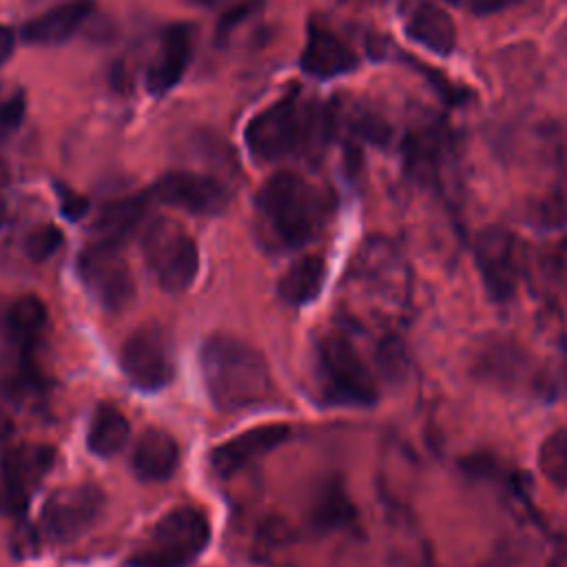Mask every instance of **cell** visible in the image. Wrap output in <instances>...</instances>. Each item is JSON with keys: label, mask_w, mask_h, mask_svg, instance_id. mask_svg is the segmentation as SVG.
I'll return each instance as SVG.
<instances>
[{"label": "cell", "mask_w": 567, "mask_h": 567, "mask_svg": "<svg viewBox=\"0 0 567 567\" xmlns=\"http://www.w3.org/2000/svg\"><path fill=\"white\" fill-rule=\"evenodd\" d=\"M264 235L277 248H297L310 241L326 213L321 193L295 171L270 175L255 197Z\"/></svg>", "instance_id": "3"}, {"label": "cell", "mask_w": 567, "mask_h": 567, "mask_svg": "<svg viewBox=\"0 0 567 567\" xmlns=\"http://www.w3.org/2000/svg\"><path fill=\"white\" fill-rule=\"evenodd\" d=\"M146 213V199L144 197H122L115 202H109L95 221L97 239L122 244L144 219Z\"/></svg>", "instance_id": "24"}, {"label": "cell", "mask_w": 567, "mask_h": 567, "mask_svg": "<svg viewBox=\"0 0 567 567\" xmlns=\"http://www.w3.org/2000/svg\"><path fill=\"white\" fill-rule=\"evenodd\" d=\"M199 365L210 401L224 412L264 405L272 394L266 359L255 346L235 334H210L202 343Z\"/></svg>", "instance_id": "1"}, {"label": "cell", "mask_w": 567, "mask_h": 567, "mask_svg": "<svg viewBox=\"0 0 567 567\" xmlns=\"http://www.w3.org/2000/svg\"><path fill=\"white\" fill-rule=\"evenodd\" d=\"M538 467L556 487H567V430L549 432L538 447Z\"/></svg>", "instance_id": "25"}, {"label": "cell", "mask_w": 567, "mask_h": 567, "mask_svg": "<svg viewBox=\"0 0 567 567\" xmlns=\"http://www.w3.org/2000/svg\"><path fill=\"white\" fill-rule=\"evenodd\" d=\"M13 47H16V33H13V29L0 22V66L11 58Z\"/></svg>", "instance_id": "35"}, {"label": "cell", "mask_w": 567, "mask_h": 567, "mask_svg": "<svg viewBox=\"0 0 567 567\" xmlns=\"http://www.w3.org/2000/svg\"><path fill=\"white\" fill-rule=\"evenodd\" d=\"M472 372L478 381L507 392L538 385L529 352L505 337H489L478 343L472 357Z\"/></svg>", "instance_id": "11"}, {"label": "cell", "mask_w": 567, "mask_h": 567, "mask_svg": "<svg viewBox=\"0 0 567 567\" xmlns=\"http://www.w3.org/2000/svg\"><path fill=\"white\" fill-rule=\"evenodd\" d=\"M326 281V261L319 255H306L290 264L279 277L277 292L288 306H306L315 301Z\"/></svg>", "instance_id": "21"}, {"label": "cell", "mask_w": 567, "mask_h": 567, "mask_svg": "<svg viewBox=\"0 0 567 567\" xmlns=\"http://www.w3.org/2000/svg\"><path fill=\"white\" fill-rule=\"evenodd\" d=\"M58 197H60V210L69 219H80L89 210L86 197L73 193L69 186H58Z\"/></svg>", "instance_id": "33"}, {"label": "cell", "mask_w": 567, "mask_h": 567, "mask_svg": "<svg viewBox=\"0 0 567 567\" xmlns=\"http://www.w3.org/2000/svg\"><path fill=\"white\" fill-rule=\"evenodd\" d=\"M78 275L86 292L111 312L126 308L135 295L133 272L120 244L95 239L78 257Z\"/></svg>", "instance_id": "7"}, {"label": "cell", "mask_w": 567, "mask_h": 567, "mask_svg": "<svg viewBox=\"0 0 567 567\" xmlns=\"http://www.w3.org/2000/svg\"><path fill=\"white\" fill-rule=\"evenodd\" d=\"M377 359H379V368L385 372V377H392V379H401L405 374V352H403V346L399 339L394 337H385L381 343H379V350H377Z\"/></svg>", "instance_id": "29"}, {"label": "cell", "mask_w": 567, "mask_h": 567, "mask_svg": "<svg viewBox=\"0 0 567 567\" xmlns=\"http://www.w3.org/2000/svg\"><path fill=\"white\" fill-rule=\"evenodd\" d=\"M0 100H2V91H0Z\"/></svg>", "instance_id": "39"}, {"label": "cell", "mask_w": 567, "mask_h": 567, "mask_svg": "<svg viewBox=\"0 0 567 567\" xmlns=\"http://www.w3.org/2000/svg\"><path fill=\"white\" fill-rule=\"evenodd\" d=\"M62 230L55 224H42L27 235L24 250L33 261H47L62 246Z\"/></svg>", "instance_id": "27"}, {"label": "cell", "mask_w": 567, "mask_h": 567, "mask_svg": "<svg viewBox=\"0 0 567 567\" xmlns=\"http://www.w3.org/2000/svg\"><path fill=\"white\" fill-rule=\"evenodd\" d=\"M120 365L131 385L142 392H157L173 379V354L159 328L144 326L126 337L120 350Z\"/></svg>", "instance_id": "10"}, {"label": "cell", "mask_w": 567, "mask_h": 567, "mask_svg": "<svg viewBox=\"0 0 567 567\" xmlns=\"http://www.w3.org/2000/svg\"><path fill=\"white\" fill-rule=\"evenodd\" d=\"M53 463V450L47 445H13L4 452L0 474L2 487L7 492V501L11 507L22 509L31 494L38 489L40 481L47 476Z\"/></svg>", "instance_id": "14"}, {"label": "cell", "mask_w": 567, "mask_h": 567, "mask_svg": "<svg viewBox=\"0 0 567 567\" xmlns=\"http://www.w3.org/2000/svg\"><path fill=\"white\" fill-rule=\"evenodd\" d=\"M476 266L487 295L505 303L516 295L523 275V252L516 235L501 226H487L476 237Z\"/></svg>", "instance_id": "9"}, {"label": "cell", "mask_w": 567, "mask_h": 567, "mask_svg": "<svg viewBox=\"0 0 567 567\" xmlns=\"http://www.w3.org/2000/svg\"><path fill=\"white\" fill-rule=\"evenodd\" d=\"M538 219L545 226H560L567 221V184H560L540 202Z\"/></svg>", "instance_id": "30"}, {"label": "cell", "mask_w": 567, "mask_h": 567, "mask_svg": "<svg viewBox=\"0 0 567 567\" xmlns=\"http://www.w3.org/2000/svg\"><path fill=\"white\" fill-rule=\"evenodd\" d=\"M182 2H186L190 7H197V9H213V7L219 4V0H182Z\"/></svg>", "instance_id": "36"}, {"label": "cell", "mask_w": 567, "mask_h": 567, "mask_svg": "<svg viewBox=\"0 0 567 567\" xmlns=\"http://www.w3.org/2000/svg\"><path fill=\"white\" fill-rule=\"evenodd\" d=\"M257 7H259V2H255V0H246V2H239V4L230 7V9L221 16V20H219V24H217V33H219V35H221V33H230L235 27H239L244 20H248V18L257 11Z\"/></svg>", "instance_id": "32"}, {"label": "cell", "mask_w": 567, "mask_h": 567, "mask_svg": "<svg viewBox=\"0 0 567 567\" xmlns=\"http://www.w3.org/2000/svg\"><path fill=\"white\" fill-rule=\"evenodd\" d=\"M330 131V113L295 89L248 120L244 142L255 159L281 162L323 146Z\"/></svg>", "instance_id": "2"}, {"label": "cell", "mask_w": 567, "mask_h": 567, "mask_svg": "<svg viewBox=\"0 0 567 567\" xmlns=\"http://www.w3.org/2000/svg\"><path fill=\"white\" fill-rule=\"evenodd\" d=\"M104 507V494L95 483L58 487L44 501L38 529L44 540L69 543L86 534Z\"/></svg>", "instance_id": "8"}, {"label": "cell", "mask_w": 567, "mask_h": 567, "mask_svg": "<svg viewBox=\"0 0 567 567\" xmlns=\"http://www.w3.org/2000/svg\"><path fill=\"white\" fill-rule=\"evenodd\" d=\"M47 326V306L38 295L18 297L7 315V328L11 341L29 354L44 334Z\"/></svg>", "instance_id": "23"}, {"label": "cell", "mask_w": 567, "mask_h": 567, "mask_svg": "<svg viewBox=\"0 0 567 567\" xmlns=\"http://www.w3.org/2000/svg\"><path fill=\"white\" fill-rule=\"evenodd\" d=\"M315 520L321 527H332L343 523L350 514L352 507L343 494V489L339 485H326L319 494V498L315 501Z\"/></svg>", "instance_id": "26"}, {"label": "cell", "mask_w": 567, "mask_h": 567, "mask_svg": "<svg viewBox=\"0 0 567 567\" xmlns=\"http://www.w3.org/2000/svg\"><path fill=\"white\" fill-rule=\"evenodd\" d=\"M443 2H450V4H456L458 0H443Z\"/></svg>", "instance_id": "38"}, {"label": "cell", "mask_w": 567, "mask_h": 567, "mask_svg": "<svg viewBox=\"0 0 567 567\" xmlns=\"http://www.w3.org/2000/svg\"><path fill=\"white\" fill-rule=\"evenodd\" d=\"M27 113V100L22 91H13L11 95L0 100V140L13 135Z\"/></svg>", "instance_id": "28"}, {"label": "cell", "mask_w": 567, "mask_h": 567, "mask_svg": "<svg viewBox=\"0 0 567 567\" xmlns=\"http://www.w3.org/2000/svg\"><path fill=\"white\" fill-rule=\"evenodd\" d=\"M352 128H354V133L359 137H363L365 142L377 144V146L385 144L388 137H390V126L379 115H374V113L357 115L354 122H352Z\"/></svg>", "instance_id": "31"}, {"label": "cell", "mask_w": 567, "mask_h": 567, "mask_svg": "<svg viewBox=\"0 0 567 567\" xmlns=\"http://www.w3.org/2000/svg\"><path fill=\"white\" fill-rule=\"evenodd\" d=\"M2 215H4V199H2V179H0V221H2Z\"/></svg>", "instance_id": "37"}, {"label": "cell", "mask_w": 567, "mask_h": 567, "mask_svg": "<svg viewBox=\"0 0 567 567\" xmlns=\"http://www.w3.org/2000/svg\"><path fill=\"white\" fill-rule=\"evenodd\" d=\"M195 44V27L188 22H175L162 33L157 58L146 73V89L151 95L162 97L171 93L184 78Z\"/></svg>", "instance_id": "15"}, {"label": "cell", "mask_w": 567, "mask_h": 567, "mask_svg": "<svg viewBox=\"0 0 567 567\" xmlns=\"http://www.w3.org/2000/svg\"><path fill=\"white\" fill-rule=\"evenodd\" d=\"M179 463L175 436L162 427H146L133 443L131 467L142 481H166Z\"/></svg>", "instance_id": "20"}, {"label": "cell", "mask_w": 567, "mask_h": 567, "mask_svg": "<svg viewBox=\"0 0 567 567\" xmlns=\"http://www.w3.org/2000/svg\"><path fill=\"white\" fill-rule=\"evenodd\" d=\"M357 286L372 299L403 303L408 295V270L401 255L383 239H370L352 264Z\"/></svg>", "instance_id": "12"}, {"label": "cell", "mask_w": 567, "mask_h": 567, "mask_svg": "<svg viewBox=\"0 0 567 567\" xmlns=\"http://www.w3.org/2000/svg\"><path fill=\"white\" fill-rule=\"evenodd\" d=\"M290 436V427L286 423H264L248 427L228 441L219 443L210 452V465L217 474L228 476L255 458L268 454L270 450L279 447Z\"/></svg>", "instance_id": "16"}, {"label": "cell", "mask_w": 567, "mask_h": 567, "mask_svg": "<svg viewBox=\"0 0 567 567\" xmlns=\"http://www.w3.org/2000/svg\"><path fill=\"white\" fill-rule=\"evenodd\" d=\"M142 257L166 292H184L199 272V248L186 228L173 219H153L142 235Z\"/></svg>", "instance_id": "5"}, {"label": "cell", "mask_w": 567, "mask_h": 567, "mask_svg": "<svg viewBox=\"0 0 567 567\" xmlns=\"http://www.w3.org/2000/svg\"><path fill=\"white\" fill-rule=\"evenodd\" d=\"M357 64L359 58L346 40L319 22L308 24L306 44L299 55V66L306 75L315 80H332L350 73Z\"/></svg>", "instance_id": "17"}, {"label": "cell", "mask_w": 567, "mask_h": 567, "mask_svg": "<svg viewBox=\"0 0 567 567\" xmlns=\"http://www.w3.org/2000/svg\"><path fill=\"white\" fill-rule=\"evenodd\" d=\"M210 523L190 505L166 512L131 554L128 567H188L206 549Z\"/></svg>", "instance_id": "4"}, {"label": "cell", "mask_w": 567, "mask_h": 567, "mask_svg": "<svg viewBox=\"0 0 567 567\" xmlns=\"http://www.w3.org/2000/svg\"><path fill=\"white\" fill-rule=\"evenodd\" d=\"M153 197L190 215H219L230 202V195L219 179L193 171L164 173L153 184Z\"/></svg>", "instance_id": "13"}, {"label": "cell", "mask_w": 567, "mask_h": 567, "mask_svg": "<svg viewBox=\"0 0 567 567\" xmlns=\"http://www.w3.org/2000/svg\"><path fill=\"white\" fill-rule=\"evenodd\" d=\"M403 27L410 40L439 55H450L456 47V27L450 13L430 0L408 2Z\"/></svg>", "instance_id": "19"}, {"label": "cell", "mask_w": 567, "mask_h": 567, "mask_svg": "<svg viewBox=\"0 0 567 567\" xmlns=\"http://www.w3.org/2000/svg\"><path fill=\"white\" fill-rule=\"evenodd\" d=\"M317 365L323 394L332 403L368 408L377 401V381L361 354L343 334L330 332L319 341Z\"/></svg>", "instance_id": "6"}, {"label": "cell", "mask_w": 567, "mask_h": 567, "mask_svg": "<svg viewBox=\"0 0 567 567\" xmlns=\"http://www.w3.org/2000/svg\"><path fill=\"white\" fill-rule=\"evenodd\" d=\"M128 421L124 412L111 403H100L86 430V445L95 456H115L128 441Z\"/></svg>", "instance_id": "22"}, {"label": "cell", "mask_w": 567, "mask_h": 567, "mask_svg": "<svg viewBox=\"0 0 567 567\" xmlns=\"http://www.w3.org/2000/svg\"><path fill=\"white\" fill-rule=\"evenodd\" d=\"M95 2L93 0H64L40 16L31 18L22 27V40L33 47H58L71 40L80 27L93 16Z\"/></svg>", "instance_id": "18"}, {"label": "cell", "mask_w": 567, "mask_h": 567, "mask_svg": "<svg viewBox=\"0 0 567 567\" xmlns=\"http://www.w3.org/2000/svg\"><path fill=\"white\" fill-rule=\"evenodd\" d=\"M523 2H529V0H467V7L476 16H489V13H498V11L518 7Z\"/></svg>", "instance_id": "34"}]
</instances>
